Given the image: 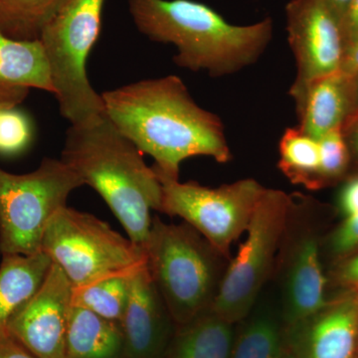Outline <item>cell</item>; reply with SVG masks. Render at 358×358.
I'll list each match as a JSON object with an SVG mask.
<instances>
[{"label":"cell","mask_w":358,"mask_h":358,"mask_svg":"<svg viewBox=\"0 0 358 358\" xmlns=\"http://www.w3.org/2000/svg\"><path fill=\"white\" fill-rule=\"evenodd\" d=\"M105 114L143 154L155 159L160 178L179 179L181 162L193 157L232 159L225 127L195 102L176 75L124 85L101 94Z\"/></svg>","instance_id":"6da1fadb"},{"label":"cell","mask_w":358,"mask_h":358,"mask_svg":"<svg viewBox=\"0 0 358 358\" xmlns=\"http://www.w3.org/2000/svg\"><path fill=\"white\" fill-rule=\"evenodd\" d=\"M136 29L152 41L173 44L174 64L211 78L231 76L256 64L274 36V21L228 22L194 0H128Z\"/></svg>","instance_id":"7a4b0ae2"},{"label":"cell","mask_w":358,"mask_h":358,"mask_svg":"<svg viewBox=\"0 0 358 358\" xmlns=\"http://www.w3.org/2000/svg\"><path fill=\"white\" fill-rule=\"evenodd\" d=\"M143 155L105 114L68 129L60 159L101 195L129 239L145 250L152 211L162 210V185Z\"/></svg>","instance_id":"3957f363"},{"label":"cell","mask_w":358,"mask_h":358,"mask_svg":"<svg viewBox=\"0 0 358 358\" xmlns=\"http://www.w3.org/2000/svg\"><path fill=\"white\" fill-rule=\"evenodd\" d=\"M145 251L148 273L176 326L211 308L227 259L194 228L155 216Z\"/></svg>","instance_id":"277c9868"},{"label":"cell","mask_w":358,"mask_h":358,"mask_svg":"<svg viewBox=\"0 0 358 358\" xmlns=\"http://www.w3.org/2000/svg\"><path fill=\"white\" fill-rule=\"evenodd\" d=\"M106 0H72L42 30L39 40L50 70L60 114L71 126L101 119L105 107L89 81L87 62L102 27Z\"/></svg>","instance_id":"5b68a950"},{"label":"cell","mask_w":358,"mask_h":358,"mask_svg":"<svg viewBox=\"0 0 358 358\" xmlns=\"http://www.w3.org/2000/svg\"><path fill=\"white\" fill-rule=\"evenodd\" d=\"M42 251L62 268L73 288L131 275L147 264L145 250L129 237L96 216L67 205L51 219Z\"/></svg>","instance_id":"8992f818"},{"label":"cell","mask_w":358,"mask_h":358,"mask_svg":"<svg viewBox=\"0 0 358 358\" xmlns=\"http://www.w3.org/2000/svg\"><path fill=\"white\" fill-rule=\"evenodd\" d=\"M84 181L60 159L45 157L25 174L0 169V253L32 255L42 251L51 219Z\"/></svg>","instance_id":"52a82bcc"},{"label":"cell","mask_w":358,"mask_h":358,"mask_svg":"<svg viewBox=\"0 0 358 358\" xmlns=\"http://www.w3.org/2000/svg\"><path fill=\"white\" fill-rule=\"evenodd\" d=\"M296 208L291 195L266 188L246 232L231 259L211 310L231 324L248 317L268 281Z\"/></svg>","instance_id":"ba28073f"},{"label":"cell","mask_w":358,"mask_h":358,"mask_svg":"<svg viewBox=\"0 0 358 358\" xmlns=\"http://www.w3.org/2000/svg\"><path fill=\"white\" fill-rule=\"evenodd\" d=\"M159 178L162 185L160 212L182 218L230 261L231 246L248 229L266 187L252 178L216 188L194 181Z\"/></svg>","instance_id":"9c48e42d"},{"label":"cell","mask_w":358,"mask_h":358,"mask_svg":"<svg viewBox=\"0 0 358 358\" xmlns=\"http://www.w3.org/2000/svg\"><path fill=\"white\" fill-rule=\"evenodd\" d=\"M286 30L296 74L289 92L339 72L345 55L341 20L324 0H289Z\"/></svg>","instance_id":"30bf717a"},{"label":"cell","mask_w":358,"mask_h":358,"mask_svg":"<svg viewBox=\"0 0 358 358\" xmlns=\"http://www.w3.org/2000/svg\"><path fill=\"white\" fill-rule=\"evenodd\" d=\"M73 286L52 264L38 291L14 315L6 331L37 358H65Z\"/></svg>","instance_id":"8fae6325"},{"label":"cell","mask_w":358,"mask_h":358,"mask_svg":"<svg viewBox=\"0 0 358 358\" xmlns=\"http://www.w3.org/2000/svg\"><path fill=\"white\" fill-rule=\"evenodd\" d=\"M171 324L173 320L145 264L131 278L128 307L122 322L124 358H164L173 338Z\"/></svg>","instance_id":"7c38bea8"},{"label":"cell","mask_w":358,"mask_h":358,"mask_svg":"<svg viewBox=\"0 0 358 358\" xmlns=\"http://www.w3.org/2000/svg\"><path fill=\"white\" fill-rule=\"evenodd\" d=\"M291 348L298 358H355L358 346V294L329 303L296 326Z\"/></svg>","instance_id":"4fadbf2b"},{"label":"cell","mask_w":358,"mask_h":358,"mask_svg":"<svg viewBox=\"0 0 358 358\" xmlns=\"http://www.w3.org/2000/svg\"><path fill=\"white\" fill-rule=\"evenodd\" d=\"M289 255L282 288V317L292 327L324 310L329 303L317 238L303 235Z\"/></svg>","instance_id":"5bb4252c"},{"label":"cell","mask_w":358,"mask_h":358,"mask_svg":"<svg viewBox=\"0 0 358 358\" xmlns=\"http://www.w3.org/2000/svg\"><path fill=\"white\" fill-rule=\"evenodd\" d=\"M30 89L54 93L41 42L15 40L0 32V109L17 107Z\"/></svg>","instance_id":"9a60e30c"},{"label":"cell","mask_w":358,"mask_h":358,"mask_svg":"<svg viewBox=\"0 0 358 358\" xmlns=\"http://www.w3.org/2000/svg\"><path fill=\"white\" fill-rule=\"evenodd\" d=\"M350 83L352 77L339 71L289 92L301 131L320 140L333 129L343 127L350 107Z\"/></svg>","instance_id":"2e32d148"},{"label":"cell","mask_w":358,"mask_h":358,"mask_svg":"<svg viewBox=\"0 0 358 358\" xmlns=\"http://www.w3.org/2000/svg\"><path fill=\"white\" fill-rule=\"evenodd\" d=\"M51 258L43 251L32 255H2L0 264V333L6 331L48 275Z\"/></svg>","instance_id":"e0dca14e"},{"label":"cell","mask_w":358,"mask_h":358,"mask_svg":"<svg viewBox=\"0 0 358 358\" xmlns=\"http://www.w3.org/2000/svg\"><path fill=\"white\" fill-rule=\"evenodd\" d=\"M234 324L211 308L182 326H176L164 358H229Z\"/></svg>","instance_id":"ac0fdd59"},{"label":"cell","mask_w":358,"mask_h":358,"mask_svg":"<svg viewBox=\"0 0 358 358\" xmlns=\"http://www.w3.org/2000/svg\"><path fill=\"white\" fill-rule=\"evenodd\" d=\"M122 324L87 308L73 306L66 338L65 358H124Z\"/></svg>","instance_id":"d6986e66"},{"label":"cell","mask_w":358,"mask_h":358,"mask_svg":"<svg viewBox=\"0 0 358 358\" xmlns=\"http://www.w3.org/2000/svg\"><path fill=\"white\" fill-rule=\"evenodd\" d=\"M278 167L293 185L310 189L320 187L319 141L298 126L287 128L279 143Z\"/></svg>","instance_id":"ffe728a7"},{"label":"cell","mask_w":358,"mask_h":358,"mask_svg":"<svg viewBox=\"0 0 358 358\" xmlns=\"http://www.w3.org/2000/svg\"><path fill=\"white\" fill-rule=\"evenodd\" d=\"M72 0H0V32L15 40H37Z\"/></svg>","instance_id":"44dd1931"},{"label":"cell","mask_w":358,"mask_h":358,"mask_svg":"<svg viewBox=\"0 0 358 358\" xmlns=\"http://www.w3.org/2000/svg\"><path fill=\"white\" fill-rule=\"evenodd\" d=\"M286 350L279 320L271 310H259L234 338L229 358H284Z\"/></svg>","instance_id":"7402d4cb"},{"label":"cell","mask_w":358,"mask_h":358,"mask_svg":"<svg viewBox=\"0 0 358 358\" xmlns=\"http://www.w3.org/2000/svg\"><path fill=\"white\" fill-rule=\"evenodd\" d=\"M134 274L114 275L73 288V306L87 308L103 319L122 324L128 307Z\"/></svg>","instance_id":"603a6c76"},{"label":"cell","mask_w":358,"mask_h":358,"mask_svg":"<svg viewBox=\"0 0 358 358\" xmlns=\"http://www.w3.org/2000/svg\"><path fill=\"white\" fill-rule=\"evenodd\" d=\"M319 141L320 150V186L345 173L350 160V148L343 129L336 128Z\"/></svg>","instance_id":"cb8c5ba5"},{"label":"cell","mask_w":358,"mask_h":358,"mask_svg":"<svg viewBox=\"0 0 358 358\" xmlns=\"http://www.w3.org/2000/svg\"><path fill=\"white\" fill-rule=\"evenodd\" d=\"M33 133L30 120L20 110H0V152L13 155L24 150L31 141Z\"/></svg>","instance_id":"d4e9b609"},{"label":"cell","mask_w":358,"mask_h":358,"mask_svg":"<svg viewBox=\"0 0 358 358\" xmlns=\"http://www.w3.org/2000/svg\"><path fill=\"white\" fill-rule=\"evenodd\" d=\"M331 248L338 256H345L358 249V216L345 218L331 238Z\"/></svg>","instance_id":"484cf974"},{"label":"cell","mask_w":358,"mask_h":358,"mask_svg":"<svg viewBox=\"0 0 358 358\" xmlns=\"http://www.w3.org/2000/svg\"><path fill=\"white\" fill-rule=\"evenodd\" d=\"M345 52L358 41V0H352L341 21Z\"/></svg>","instance_id":"4316f807"},{"label":"cell","mask_w":358,"mask_h":358,"mask_svg":"<svg viewBox=\"0 0 358 358\" xmlns=\"http://www.w3.org/2000/svg\"><path fill=\"white\" fill-rule=\"evenodd\" d=\"M0 358H37L8 331L0 333Z\"/></svg>","instance_id":"83f0119b"},{"label":"cell","mask_w":358,"mask_h":358,"mask_svg":"<svg viewBox=\"0 0 358 358\" xmlns=\"http://www.w3.org/2000/svg\"><path fill=\"white\" fill-rule=\"evenodd\" d=\"M341 208L345 218L358 216V178L345 186L341 196Z\"/></svg>","instance_id":"f1b7e54d"},{"label":"cell","mask_w":358,"mask_h":358,"mask_svg":"<svg viewBox=\"0 0 358 358\" xmlns=\"http://www.w3.org/2000/svg\"><path fill=\"white\" fill-rule=\"evenodd\" d=\"M338 280L345 288L358 294V254L348 259L339 268Z\"/></svg>","instance_id":"f546056e"},{"label":"cell","mask_w":358,"mask_h":358,"mask_svg":"<svg viewBox=\"0 0 358 358\" xmlns=\"http://www.w3.org/2000/svg\"><path fill=\"white\" fill-rule=\"evenodd\" d=\"M341 72L345 73L346 76L353 77L358 73V41L350 46L345 52L343 59Z\"/></svg>","instance_id":"4dcf8cb0"},{"label":"cell","mask_w":358,"mask_h":358,"mask_svg":"<svg viewBox=\"0 0 358 358\" xmlns=\"http://www.w3.org/2000/svg\"><path fill=\"white\" fill-rule=\"evenodd\" d=\"M324 1L327 2V6L331 7V10L341 21L352 0H324Z\"/></svg>","instance_id":"1f68e13d"},{"label":"cell","mask_w":358,"mask_h":358,"mask_svg":"<svg viewBox=\"0 0 358 358\" xmlns=\"http://www.w3.org/2000/svg\"><path fill=\"white\" fill-rule=\"evenodd\" d=\"M348 134L350 138H348V141H346L352 143L353 150L358 155V122L352 127V129H350Z\"/></svg>","instance_id":"d6a6232c"},{"label":"cell","mask_w":358,"mask_h":358,"mask_svg":"<svg viewBox=\"0 0 358 358\" xmlns=\"http://www.w3.org/2000/svg\"><path fill=\"white\" fill-rule=\"evenodd\" d=\"M284 358H298L294 350H292L291 346L287 348L286 352H285Z\"/></svg>","instance_id":"836d02e7"},{"label":"cell","mask_w":358,"mask_h":358,"mask_svg":"<svg viewBox=\"0 0 358 358\" xmlns=\"http://www.w3.org/2000/svg\"><path fill=\"white\" fill-rule=\"evenodd\" d=\"M0 110H1V109H0Z\"/></svg>","instance_id":"e575fe53"}]
</instances>
